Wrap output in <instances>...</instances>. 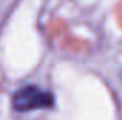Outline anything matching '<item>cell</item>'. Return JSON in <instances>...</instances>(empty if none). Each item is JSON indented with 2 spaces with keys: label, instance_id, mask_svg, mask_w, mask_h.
<instances>
[{
  "label": "cell",
  "instance_id": "1",
  "mask_svg": "<svg viewBox=\"0 0 122 120\" xmlns=\"http://www.w3.org/2000/svg\"><path fill=\"white\" fill-rule=\"evenodd\" d=\"M11 105L17 112H30L36 109H50L54 106V95L36 85H29L16 90Z\"/></svg>",
  "mask_w": 122,
  "mask_h": 120
}]
</instances>
